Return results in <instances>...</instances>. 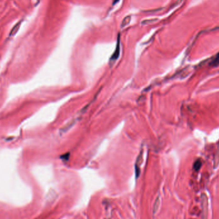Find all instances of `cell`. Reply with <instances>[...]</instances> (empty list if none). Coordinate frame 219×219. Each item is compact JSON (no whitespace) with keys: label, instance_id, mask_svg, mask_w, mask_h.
I'll return each mask as SVG.
<instances>
[{"label":"cell","instance_id":"6da1fadb","mask_svg":"<svg viewBox=\"0 0 219 219\" xmlns=\"http://www.w3.org/2000/svg\"><path fill=\"white\" fill-rule=\"evenodd\" d=\"M201 199V206H202V219H207L208 213V198L206 194H202Z\"/></svg>","mask_w":219,"mask_h":219},{"label":"cell","instance_id":"7a4b0ae2","mask_svg":"<svg viewBox=\"0 0 219 219\" xmlns=\"http://www.w3.org/2000/svg\"><path fill=\"white\" fill-rule=\"evenodd\" d=\"M119 55H120V39H119V36L115 51L113 52V55H112L110 59H109V63H110V64H113V63L116 62V60L118 59V58H119Z\"/></svg>","mask_w":219,"mask_h":219},{"label":"cell","instance_id":"3957f363","mask_svg":"<svg viewBox=\"0 0 219 219\" xmlns=\"http://www.w3.org/2000/svg\"><path fill=\"white\" fill-rule=\"evenodd\" d=\"M75 122H76L75 119H73V120L70 121L69 123L65 125V126H64V128H63L62 129H61V131H62V132H63V133H64V132H65V131H68V129H69L70 128H71V127H72V126L74 124Z\"/></svg>","mask_w":219,"mask_h":219},{"label":"cell","instance_id":"277c9868","mask_svg":"<svg viewBox=\"0 0 219 219\" xmlns=\"http://www.w3.org/2000/svg\"><path fill=\"white\" fill-rule=\"evenodd\" d=\"M160 196H158L157 199H156L155 202H154V206H153V213L155 214L157 213V211L158 210L159 206H160Z\"/></svg>","mask_w":219,"mask_h":219},{"label":"cell","instance_id":"5b68a950","mask_svg":"<svg viewBox=\"0 0 219 219\" xmlns=\"http://www.w3.org/2000/svg\"><path fill=\"white\" fill-rule=\"evenodd\" d=\"M210 65L212 67H217L219 65V53L215 56L213 59L210 62Z\"/></svg>","mask_w":219,"mask_h":219},{"label":"cell","instance_id":"8992f818","mask_svg":"<svg viewBox=\"0 0 219 219\" xmlns=\"http://www.w3.org/2000/svg\"><path fill=\"white\" fill-rule=\"evenodd\" d=\"M201 166H202V162H201V160H196L194 163V169L195 171H198L201 168Z\"/></svg>","mask_w":219,"mask_h":219},{"label":"cell","instance_id":"52a82bcc","mask_svg":"<svg viewBox=\"0 0 219 219\" xmlns=\"http://www.w3.org/2000/svg\"><path fill=\"white\" fill-rule=\"evenodd\" d=\"M131 21V16L128 15L127 17H126L124 19H123V21L122 22V24H121V27L124 28V26H127L129 23H130Z\"/></svg>","mask_w":219,"mask_h":219},{"label":"cell","instance_id":"ba28073f","mask_svg":"<svg viewBox=\"0 0 219 219\" xmlns=\"http://www.w3.org/2000/svg\"><path fill=\"white\" fill-rule=\"evenodd\" d=\"M157 21V19H149V20H145V21H144L142 22V24H148L149 23H153L154 21Z\"/></svg>","mask_w":219,"mask_h":219},{"label":"cell","instance_id":"9c48e42d","mask_svg":"<svg viewBox=\"0 0 219 219\" xmlns=\"http://www.w3.org/2000/svg\"><path fill=\"white\" fill-rule=\"evenodd\" d=\"M119 1V0H114V1H113V5L116 4Z\"/></svg>","mask_w":219,"mask_h":219}]
</instances>
